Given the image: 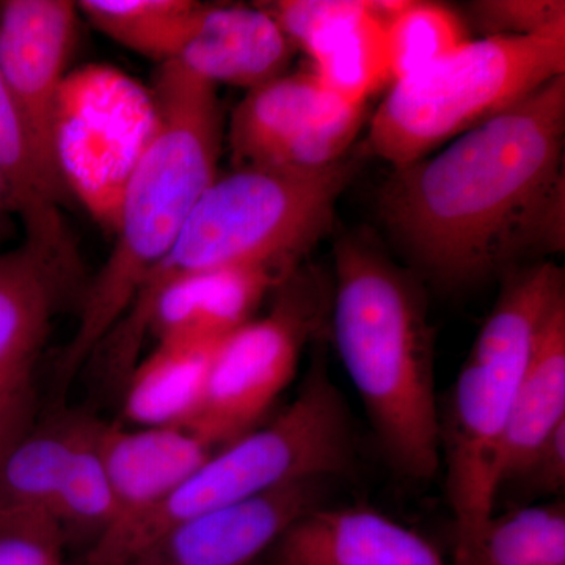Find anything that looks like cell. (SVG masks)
I'll return each instance as SVG.
<instances>
[{
	"mask_svg": "<svg viewBox=\"0 0 565 565\" xmlns=\"http://www.w3.org/2000/svg\"><path fill=\"white\" fill-rule=\"evenodd\" d=\"M468 41L467 29L455 11L437 2L407 0L386 24L392 84L444 61Z\"/></svg>",
	"mask_w": 565,
	"mask_h": 565,
	"instance_id": "obj_23",
	"label": "cell"
},
{
	"mask_svg": "<svg viewBox=\"0 0 565 565\" xmlns=\"http://www.w3.org/2000/svg\"><path fill=\"white\" fill-rule=\"evenodd\" d=\"M294 51L259 3H202L173 62L215 87L225 84L248 92L288 73Z\"/></svg>",
	"mask_w": 565,
	"mask_h": 565,
	"instance_id": "obj_17",
	"label": "cell"
},
{
	"mask_svg": "<svg viewBox=\"0 0 565 565\" xmlns=\"http://www.w3.org/2000/svg\"><path fill=\"white\" fill-rule=\"evenodd\" d=\"M353 170V162L341 159L319 170L236 167L215 178L129 311L182 275L244 266L292 275L332 226Z\"/></svg>",
	"mask_w": 565,
	"mask_h": 565,
	"instance_id": "obj_6",
	"label": "cell"
},
{
	"mask_svg": "<svg viewBox=\"0 0 565 565\" xmlns=\"http://www.w3.org/2000/svg\"><path fill=\"white\" fill-rule=\"evenodd\" d=\"M326 360V353H316L296 399L273 422L214 449L161 508L136 525L93 539L84 565H126L184 520L299 482L351 473V415Z\"/></svg>",
	"mask_w": 565,
	"mask_h": 565,
	"instance_id": "obj_5",
	"label": "cell"
},
{
	"mask_svg": "<svg viewBox=\"0 0 565 565\" xmlns=\"http://www.w3.org/2000/svg\"><path fill=\"white\" fill-rule=\"evenodd\" d=\"M0 416H6V415H0ZM9 418H13V416H9ZM14 419H18V418H14ZM21 422H25V419H21Z\"/></svg>",
	"mask_w": 565,
	"mask_h": 565,
	"instance_id": "obj_31",
	"label": "cell"
},
{
	"mask_svg": "<svg viewBox=\"0 0 565 565\" xmlns=\"http://www.w3.org/2000/svg\"><path fill=\"white\" fill-rule=\"evenodd\" d=\"M81 415L63 416L20 434L0 449V509L54 519L79 435Z\"/></svg>",
	"mask_w": 565,
	"mask_h": 565,
	"instance_id": "obj_21",
	"label": "cell"
},
{
	"mask_svg": "<svg viewBox=\"0 0 565 565\" xmlns=\"http://www.w3.org/2000/svg\"><path fill=\"white\" fill-rule=\"evenodd\" d=\"M565 424V305L552 316L516 386L503 459L500 493L516 479L541 446Z\"/></svg>",
	"mask_w": 565,
	"mask_h": 565,
	"instance_id": "obj_19",
	"label": "cell"
},
{
	"mask_svg": "<svg viewBox=\"0 0 565 565\" xmlns=\"http://www.w3.org/2000/svg\"><path fill=\"white\" fill-rule=\"evenodd\" d=\"M66 541L50 515L0 509V565H66Z\"/></svg>",
	"mask_w": 565,
	"mask_h": 565,
	"instance_id": "obj_26",
	"label": "cell"
},
{
	"mask_svg": "<svg viewBox=\"0 0 565 565\" xmlns=\"http://www.w3.org/2000/svg\"><path fill=\"white\" fill-rule=\"evenodd\" d=\"M77 10L126 50L173 62L202 2L195 0H81Z\"/></svg>",
	"mask_w": 565,
	"mask_h": 565,
	"instance_id": "obj_22",
	"label": "cell"
},
{
	"mask_svg": "<svg viewBox=\"0 0 565 565\" xmlns=\"http://www.w3.org/2000/svg\"><path fill=\"white\" fill-rule=\"evenodd\" d=\"M24 427H28V422L9 418V416H0V449L9 444L14 435L20 434Z\"/></svg>",
	"mask_w": 565,
	"mask_h": 565,
	"instance_id": "obj_29",
	"label": "cell"
},
{
	"mask_svg": "<svg viewBox=\"0 0 565 565\" xmlns=\"http://www.w3.org/2000/svg\"><path fill=\"white\" fill-rule=\"evenodd\" d=\"M289 277L270 267L244 266L174 278L132 308L104 341L110 343L111 366L126 377L148 334L156 341L222 340L250 321L264 297Z\"/></svg>",
	"mask_w": 565,
	"mask_h": 565,
	"instance_id": "obj_11",
	"label": "cell"
},
{
	"mask_svg": "<svg viewBox=\"0 0 565 565\" xmlns=\"http://www.w3.org/2000/svg\"><path fill=\"white\" fill-rule=\"evenodd\" d=\"M269 553L270 565H448L423 535L363 508L316 505Z\"/></svg>",
	"mask_w": 565,
	"mask_h": 565,
	"instance_id": "obj_16",
	"label": "cell"
},
{
	"mask_svg": "<svg viewBox=\"0 0 565 565\" xmlns=\"http://www.w3.org/2000/svg\"><path fill=\"white\" fill-rule=\"evenodd\" d=\"M68 0L0 2V74L51 184L65 196L57 151L58 106L77 20Z\"/></svg>",
	"mask_w": 565,
	"mask_h": 565,
	"instance_id": "obj_10",
	"label": "cell"
},
{
	"mask_svg": "<svg viewBox=\"0 0 565 565\" xmlns=\"http://www.w3.org/2000/svg\"><path fill=\"white\" fill-rule=\"evenodd\" d=\"M326 482H299L184 520L126 565H255L299 516L321 503Z\"/></svg>",
	"mask_w": 565,
	"mask_h": 565,
	"instance_id": "obj_14",
	"label": "cell"
},
{
	"mask_svg": "<svg viewBox=\"0 0 565 565\" xmlns=\"http://www.w3.org/2000/svg\"><path fill=\"white\" fill-rule=\"evenodd\" d=\"M565 74L394 169L379 207L430 277L463 285L534 252L563 250Z\"/></svg>",
	"mask_w": 565,
	"mask_h": 565,
	"instance_id": "obj_1",
	"label": "cell"
},
{
	"mask_svg": "<svg viewBox=\"0 0 565 565\" xmlns=\"http://www.w3.org/2000/svg\"><path fill=\"white\" fill-rule=\"evenodd\" d=\"M273 310L223 337L212 353L202 405L188 430L217 449L250 433L291 384L326 310L322 282L294 273Z\"/></svg>",
	"mask_w": 565,
	"mask_h": 565,
	"instance_id": "obj_8",
	"label": "cell"
},
{
	"mask_svg": "<svg viewBox=\"0 0 565 565\" xmlns=\"http://www.w3.org/2000/svg\"><path fill=\"white\" fill-rule=\"evenodd\" d=\"M481 565H565L564 504L494 515L482 541Z\"/></svg>",
	"mask_w": 565,
	"mask_h": 565,
	"instance_id": "obj_25",
	"label": "cell"
},
{
	"mask_svg": "<svg viewBox=\"0 0 565 565\" xmlns=\"http://www.w3.org/2000/svg\"><path fill=\"white\" fill-rule=\"evenodd\" d=\"M535 493L557 494L565 487V424L541 446L516 479Z\"/></svg>",
	"mask_w": 565,
	"mask_h": 565,
	"instance_id": "obj_28",
	"label": "cell"
},
{
	"mask_svg": "<svg viewBox=\"0 0 565 565\" xmlns=\"http://www.w3.org/2000/svg\"><path fill=\"white\" fill-rule=\"evenodd\" d=\"M564 289L563 270L553 263L512 274L452 386L440 418V451L455 520V565H481L516 386L546 323L565 305Z\"/></svg>",
	"mask_w": 565,
	"mask_h": 565,
	"instance_id": "obj_4",
	"label": "cell"
},
{
	"mask_svg": "<svg viewBox=\"0 0 565 565\" xmlns=\"http://www.w3.org/2000/svg\"><path fill=\"white\" fill-rule=\"evenodd\" d=\"M470 11L486 36H530L565 21L563 0H481Z\"/></svg>",
	"mask_w": 565,
	"mask_h": 565,
	"instance_id": "obj_27",
	"label": "cell"
},
{
	"mask_svg": "<svg viewBox=\"0 0 565 565\" xmlns=\"http://www.w3.org/2000/svg\"><path fill=\"white\" fill-rule=\"evenodd\" d=\"M364 106L330 92L308 71L252 88L230 120L236 167L319 170L344 159L362 128Z\"/></svg>",
	"mask_w": 565,
	"mask_h": 565,
	"instance_id": "obj_9",
	"label": "cell"
},
{
	"mask_svg": "<svg viewBox=\"0 0 565 565\" xmlns=\"http://www.w3.org/2000/svg\"><path fill=\"white\" fill-rule=\"evenodd\" d=\"M156 128L134 163L117 210V243L82 297L79 322L57 364L68 384L132 307L172 250L200 196L217 178L223 110L217 87L178 63L159 65Z\"/></svg>",
	"mask_w": 565,
	"mask_h": 565,
	"instance_id": "obj_2",
	"label": "cell"
},
{
	"mask_svg": "<svg viewBox=\"0 0 565 565\" xmlns=\"http://www.w3.org/2000/svg\"><path fill=\"white\" fill-rule=\"evenodd\" d=\"M0 173L9 188L11 207L21 218L25 243L66 266L77 267V255L63 222V195L47 180L6 81L0 74Z\"/></svg>",
	"mask_w": 565,
	"mask_h": 565,
	"instance_id": "obj_20",
	"label": "cell"
},
{
	"mask_svg": "<svg viewBox=\"0 0 565 565\" xmlns=\"http://www.w3.org/2000/svg\"><path fill=\"white\" fill-rule=\"evenodd\" d=\"M11 212H13V207H11L9 188H7V182L3 180L2 173H0V233H2Z\"/></svg>",
	"mask_w": 565,
	"mask_h": 565,
	"instance_id": "obj_30",
	"label": "cell"
},
{
	"mask_svg": "<svg viewBox=\"0 0 565 565\" xmlns=\"http://www.w3.org/2000/svg\"><path fill=\"white\" fill-rule=\"evenodd\" d=\"M259 6L294 50L310 57L311 73L344 102L364 106L392 84L386 25L370 0H278Z\"/></svg>",
	"mask_w": 565,
	"mask_h": 565,
	"instance_id": "obj_12",
	"label": "cell"
},
{
	"mask_svg": "<svg viewBox=\"0 0 565 565\" xmlns=\"http://www.w3.org/2000/svg\"><path fill=\"white\" fill-rule=\"evenodd\" d=\"M218 341H156L154 349L126 374L122 415L132 427L188 429L202 405Z\"/></svg>",
	"mask_w": 565,
	"mask_h": 565,
	"instance_id": "obj_18",
	"label": "cell"
},
{
	"mask_svg": "<svg viewBox=\"0 0 565 565\" xmlns=\"http://www.w3.org/2000/svg\"><path fill=\"white\" fill-rule=\"evenodd\" d=\"M76 275L28 243L0 253V415L28 419L36 363Z\"/></svg>",
	"mask_w": 565,
	"mask_h": 565,
	"instance_id": "obj_13",
	"label": "cell"
},
{
	"mask_svg": "<svg viewBox=\"0 0 565 565\" xmlns=\"http://www.w3.org/2000/svg\"><path fill=\"white\" fill-rule=\"evenodd\" d=\"M334 344L393 470L411 481L440 471L434 337L418 286L377 248L334 247Z\"/></svg>",
	"mask_w": 565,
	"mask_h": 565,
	"instance_id": "obj_3",
	"label": "cell"
},
{
	"mask_svg": "<svg viewBox=\"0 0 565 565\" xmlns=\"http://www.w3.org/2000/svg\"><path fill=\"white\" fill-rule=\"evenodd\" d=\"M102 449L114 514L98 535L126 530L161 508L214 451L182 427H125L104 422Z\"/></svg>",
	"mask_w": 565,
	"mask_h": 565,
	"instance_id": "obj_15",
	"label": "cell"
},
{
	"mask_svg": "<svg viewBox=\"0 0 565 565\" xmlns=\"http://www.w3.org/2000/svg\"><path fill=\"white\" fill-rule=\"evenodd\" d=\"M103 422L82 416L76 448L54 509V520L66 534H102L114 514V500L102 449Z\"/></svg>",
	"mask_w": 565,
	"mask_h": 565,
	"instance_id": "obj_24",
	"label": "cell"
},
{
	"mask_svg": "<svg viewBox=\"0 0 565 565\" xmlns=\"http://www.w3.org/2000/svg\"><path fill=\"white\" fill-rule=\"evenodd\" d=\"M563 74L565 21L530 36L470 40L444 61L392 84L371 120L367 147L399 169Z\"/></svg>",
	"mask_w": 565,
	"mask_h": 565,
	"instance_id": "obj_7",
	"label": "cell"
}]
</instances>
